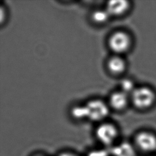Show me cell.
I'll list each match as a JSON object with an SVG mask.
<instances>
[{"label": "cell", "instance_id": "obj_1", "mask_svg": "<svg viewBox=\"0 0 156 156\" xmlns=\"http://www.w3.org/2000/svg\"><path fill=\"white\" fill-rule=\"evenodd\" d=\"M96 136L103 145L112 147L118 136V130L113 124L102 123L97 127Z\"/></svg>", "mask_w": 156, "mask_h": 156}, {"label": "cell", "instance_id": "obj_2", "mask_svg": "<svg viewBox=\"0 0 156 156\" xmlns=\"http://www.w3.org/2000/svg\"><path fill=\"white\" fill-rule=\"evenodd\" d=\"M85 105L88 112V119L93 121L104 119L109 112L108 105L100 99L91 100Z\"/></svg>", "mask_w": 156, "mask_h": 156}, {"label": "cell", "instance_id": "obj_3", "mask_svg": "<svg viewBox=\"0 0 156 156\" xmlns=\"http://www.w3.org/2000/svg\"><path fill=\"white\" fill-rule=\"evenodd\" d=\"M108 46L116 55L124 52L130 46V40L129 35L123 31H116L108 38Z\"/></svg>", "mask_w": 156, "mask_h": 156}, {"label": "cell", "instance_id": "obj_4", "mask_svg": "<svg viewBox=\"0 0 156 156\" xmlns=\"http://www.w3.org/2000/svg\"><path fill=\"white\" fill-rule=\"evenodd\" d=\"M154 99L153 92L147 87L135 88L132 93V100L138 108H144L150 106Z\"/></svg>", "mask_w": 156, "mask_h": 156}, {"label": "cell", "instance_id": "obj_5", "mask_svg": "<svg viewBox=\"0 0 156 156\" xmlns=\"http://www.w3.org/2000/svg\"><path fill=\"white\" fill-rule=\"evenodd\" d=\"M136 146L144 152H150L156 150V136L147 132H142L135 137Z\"/></svg>", "mask_w": 156, "mask_h": 156}, {"label": "cell", "instance_id": "obj_6", "mask_svg": "<svg viewBox=\"0 0 156 156\" xmlns=\"http://www.w3.org/2000/svg\"><path fill=\"white\" fill-rule=\"evenodd\" d=\"M129 2L124 0L110 1L107 3L106 10L110 16H119L123 14L128 9Z\"/></svg>", "mask_w": 156, "mask_h": 156}, {"label": "cell", "instance_id": "obj_7", "mask_svg": "<svg viewBox=\"0 0 156 156\" xmlns=\"http://www.w3.org/2000/svg\"><path fill=\"white\" fill-rule=\"evenodd\" d=\"M127 94L121 90L113 92L109 98L110 107L116 110L123 109L127 105Z\"/></svg>", "mask_w": 156, "mask_h": 156}, {"label": "cell", "instance_id": "obj_8", "mask_svg": "<svg viewBox=\"0 0 156 156\" xmlns=\"http://www.w3.org/2000/svg\"><path fill=\"white\" fill-rule=\"evenodd\" d=\"M109 152L111 156H136L134 148L127 142L113 146Z\"/></svg>", "mask_w": 156, "mask_h": 156}, {"label": "cell", "instance_id": "obj_9", "mask_svg": "<svg viewBox=\"0 0 156 156\" xmlns=\"http://www.w3.org/2000/svg\"><path fill=\"white\" fill-rule=\"evenodd\" d=\"M108 69L113 74H119L122 73L126 68L124 60L119 55H115L111 57L107 62Z\"/></svg>", "mask_w": 156, "mask_h": 156}, {"label": "cell", "instance_id": "obj_10", "mask_svg": "<svg viewBox=\"0 0 156 156\" xmlns=\"http://www.w3.org/2000/svg\"><path fill=\"white\" fill-rule=\"evenodd\" d=\"M71 115L74 119L77 120L88 119V112L85 104L73 107L71 109Z\"/></svg>", "mask_w": 156, "mask_h": 156}, {"label": "cell", "instance_id": "obj_11", "mask_svg": "<svg viewBox=\"0 0 156 156\" xmlns=\"http://www.w3.org/2000/svg\"><path fill=\"white\" fill-rule=\"evenodd\" d=\"M111 16L106 9H98L93 12L91 15L92 20L97 24H104L106 23Z\"/></svg>", "mask_w": 156, "mask_h": 156}, {"label": "cell", "instance_id": "obj_12", "mask_svg": "<svg viewBox=\"0 0 156 156\" xmlns=\"http://www.w3.org/2000/svg\"><path fill=\"white\" fill-rule=\"evenodd\" d=\"M120 87H121L120 90L127 94L129 93L132 94L135 89L133 82L131 80L128 79H125L121 82Z\"/></svg>", "mask_w": 156, "mask_h": 156}, {"label": "cell", "instance_id": "obj_13", "mask_svg": "<svg viewBox=\"0 0 156 156\" xmlns=\"http://www.w3.org/2000/svg\"><path fill=\"white\" fill-rule=\"evenodd\" d=\"M87 156H111L110 152L105 149H93L90 151Z\"/></svg>", "mask_w": 156, "mask_h": 156}, {"label": "cell", "instance_id": "obj_14", "mask_svg": "<svg viewBox=\"0 0 156 156\" xmlns=\"http://www.w3.org/2000/svg\"><path fill=\"white\" fill-rule=\"evenodd\" d=\"M58 156H78V155L69 152H63L60 153Z\"/></svg>", "mask_w": 156, "mask_h": 156}, {"label": "cell", "instance_id": "obj_15", "mask_svg": "<svg viewBox=\"0 0 156 156\" xmlns=\"http://www.w3.org/2000/svg\"><path fill=\"white\" fill-rule=\"evenodd\" d=\"M35 156H40V155H35Z\"/></svg>", "mask_w": 156, "mask_h": 156}]
</instances>
